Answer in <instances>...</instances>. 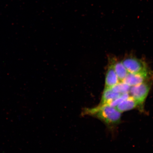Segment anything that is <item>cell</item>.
<instances>
[{
	"instance_id": "obj_4",
	"label": "cell",
	"mask_w": 153,
	"mask_h": 153,
	"mask_svg": "<svg viewBox=\"0 0 153 153\" xmlns=\"http://www.w3.org/2000/svg\"><path fill=\"white\" fill-rule=\"evenodd\" d=\"M115 108L121 113L137 108H139L140 111H143L144 108L136 100L130 96L128 98L122 101Z\"/></svg>"
},
{
	"instance_id": "obj_6",
	"label": "cell",
	"mask_w": 153,
	"mask_h": 153,
	"mask_svg": "<svg viewBox=\"0 0 153 153\" xmlns=\"http://www.w3.org/2000/svg\"><path fill=\"white\" fill-rule=\"evenodd\" d=\"M122 95L114 91L112 88L104 89L99 105L110 104L112 101L118 98Z\"/></svg>"
},
{
	"instance_id": "obj_7",
	"label": "cell",
	"mask_w": 153,
	"mask_h": 153,
	"mask_svg": "<svg viewBox=\"0 0 153 153\" xmlns=\"http://www.w3.org/2000/svg\"><path fill=\"white\" fill-rule=\"evenodd\" d=\"M148 78L138 74L129 73L122 82H123L124 83L131 87L139 85L143 82L148 81Z\"/></svg>"
},
{
	"instance_id": "obj_9",
	"label": "cell",
	"mask_w": 153,
	"mask_h": 153,
	"mask_svg": "<svg viewBox=\"0 0 153 153\" xmlns=\"http://www.w3.org/2000/svg\"><path fill=\"white\" fill-rule=\"evenodd\" d=\"M130 87L123 82H120L117 85L112 88V89L116 92L122 94L129 93Z\"/></svg>"
},
{
	"instance_id": "obj_3",
	"label": "cell",
	"mask_w": 153,
	"mask_h": 153,
	"mask_svg": "<svg viewBox=\"0 0 153 153\" xmlns=\"http://www.w3.org/2000/svg\"><path fill=\"white\" fill-rule=\"evenodd\" d=\"M152 85L151 82L147 81L130 87L129 92L130 96L136 100L143 108H144V102L150 91Z\"/></svg>"
},
{
	"instance_id": "obj_5",
	"label": "cell",
	"mask_w": 153,
	"mask_h": 153,
	"mask_svg": "<svg viewBox=\"0 0 153 153\" xmlns=\"http://www.w3.org/2000/svg\"><path fill=\"white\" fill-rule=\"evenodd\" d=\"M120 82L111 61L105 76L104 89L112 88Z\"/></svg>"
},
{
	"instance_id": "obj_1",
	"label": "cell",
	"mask_w": 153,
	"mask_h": 153,
	"mask_svg": "<svg viewBox=\"0 0 153 153\" xmlns=\"http://www.w3.org/2000/svg\"><path fill=\"white\" fill-rule=\"evenodd\" d=\"M121 114L115 107L107 104L99 105L93 108H85L82 114L83 116H93L100 120L108 128H112L121 122Z\"/></svg>"
},
{
	"instance_id": "obj_8",
	"label": "cell",
	"mask_w": 153,
	"mask_h": 153,
	"mask_svg": "<svg viewBox=\"0 0 153 153\" xmlns=\"http://www.w3.org/2000/svg\"><path fill=\"white\" fill-rule=\"evenodd\" d=\"M111 62L113 65L115 71L116 73L120 82L123 81L127 76L129 72H128L125 67L122 64L121 61H117L113 59Z\"/></svg>"
},
{
	"instance_id": "obj_2",
	"label": "cell",
	"mask_w": 153,
	"mask_h": 153,
	"mask_svg": "<svg viewBox=\"0 0 153 153\" xmlns=\"http://www.w3.org/2000/svg\"><path fill=\"white\" fill-rule=\"evenodd\" d=\"M121 62L129 73L138 74L149 78L148 67L143 60L136 57H128L124 59Z\"/></svg>"
}]
</instances>
